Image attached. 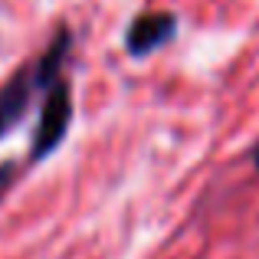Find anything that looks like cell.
Listing matches in <instances>:
<instances>
[{
  "mask_svg": "<svg viewBox=\"0 0 259 259\" xmlns=\"http://www.w3.org/2000/svg\"><path fill=\"white\" fill-rule=\"evenodd\" d=\"M72 46V33L69 26H59L53 33L50 46L39 53V59L33 63H23L20 69H13V76L0 85V141L20 128L26 118H30L36 99H43L53 85L63 79V66L66 56H69Z\"/></svg>",
  "mask_w": 259,
  "mask_h": 259,
  "instance_id": "1",
  "label": "cell"
},
{
  "mask_svg": "<svg viewBox=\"0 0 259 259\" xmlns=\"http://www.w3.org/2000/svg\"><path fill=\"white\" fill-rule=\"evenodd\" d=\"M69 125H72V89L66 79H59L43 95V105H39L36 132H33V145H30V164H39V161L50 158L66 141Z\"/></svg>",
  "mask_w": 259,
  "mask_h": 259,
  "instance_id": "2",
  "label": "cell"
},
{
  "mask_svg": "<svg viewBox=\"0 0 259 259\" xmlns=\"http://www.w3.org/2000/svg\"><path fill=\"white\" fill-rule=\"evenodd\" d=\"M177 30H181V23H177V13H171V10L138 13L125 30V50L132 59H145L151 53L164 50L177 36Z\"/></svg>",
  "mask_w": 259,
  "mask_h": 259,
  "instance_id": "3",
  "label": "cell"
},
{
  "mask_svg": "<svg viewBox=\"0 0 259 259\" xmlns=\"http://www.w3.org/2000/svg\"><path fill=\"white\" fill-rule=\"evenodd\" d=\"M253 164H256V167H259V145H256V148H253Z\"/></svg>",
  "mask_w": 259,
  "mask_h": 259,
  "instance_id": "4",
  "label": "cell"
}]
</instances>
